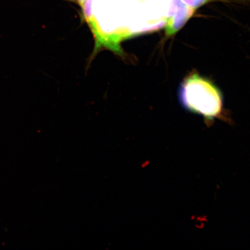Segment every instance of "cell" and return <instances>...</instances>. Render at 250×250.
Masks as SVG:
<instances>
[{"label": "cell", "instance_id": "1", "mask_svg": "<svg viewBox=\"0 0 250 250\" xmlns=\"http://www.w3.org/2000/svg\"><path fill=\"white\" fill-rule=\"evenodd\" d=\"M179 97L181 104L188 110L209 121L218 117L223 109V99L217 87L198 74H190L184 80Z\"/></svg>", "mask_w": 250, "mask_h": 250}, {"label": "cell", "instance_id": "2", "mask_svg": "<svg viewBox=\"0 0 250 250\" xmlns=\"http://www.w3.org/2000/svg\"><path fill=\"white\" fill-rule=\"evenodd\" d=\"M77 1H78V3H79L80 5H81L84 2H85V1H86V0H77Z\"/></svg>", "mask_w": 250, "mask_h": 250}]
</instances>
